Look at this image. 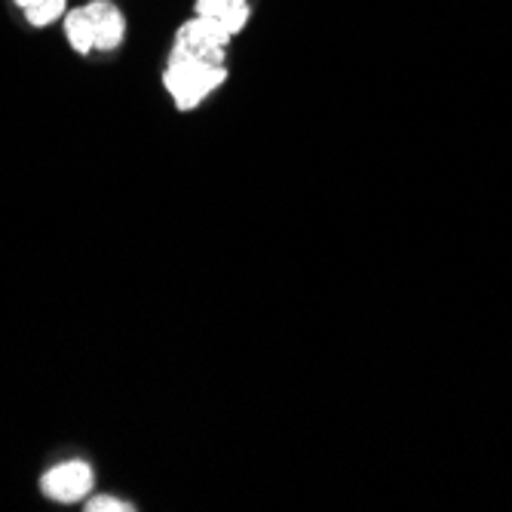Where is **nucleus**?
<instances>
[{"label":"nucleus","instance_id":"2","mask_svg":"<svg viewBox=\"0 0 512 512\" xmlns=\"http://www.w3.org/2000/svg\"><path fill=\"white\" fill-rule=\"evenodd\" d=\"M234 40V34L224 31L206 16H191L178 31L172 53L175 59H188V62H203V65H224L227 62V46Z\"/></svg>","mask_w":512,"mask_h":512},{"label":"nucleus","instance_id":"1","mask_svg":"<svg viewBox=\"0 0 512 512\" xmlns=\"http://www.w3.org/2000/svg\"><path fill=\"white\" fill-rule=\"evenodd\" d=\"M224 80H227L224 65H203V62L175 59V56H169L166 71H163V86L178 111L200 108Z\"/></svg>","mask_w":512,"mask_h":512},{"label":"nucleus","instance_id":"6","mask_svg":"<svg viewBox=\"0 0 512 512\" xmlns=\"http://www.w3.org/2000/svg\"><path fill=\"white\" fill-rule=\"evenodd\" d=\"M62 25H65V37H68V43H71V50H74L77 56L96 53V31H92V22H89L86 7L68 10V13L62 16Z\"/></svg>","mask_w":512,"mask_h":512},{"label":"nucleus","instance_id":"3","mask_svg":"<svg viewBox=\"0 0 512 512\" xmlns=\"http://www.w3.org/2000/svg\"><path fill=\"white\" fill-rule=\"evenodd\" d=\"M92 485H96V473L86 460H65L56 463L50 473H43L40 488L43 494L56 503H80L89 497Z\"/></svg>","mask_w":512,"mask_h":512},{"label":"nucleus","instance_id":"5","mask_svg":"<svg viewBox=\"0 0 512 512\" xmlns=\"http://www.w3.org/2000/svg\"><path fill=\"white\" fill-rule=\"evenodd\" d=\"M197 16L212 19L215 25H221L230 34H240L249 25V0H197Z\"/></svg>","mask_w":512,"mask_h":512},{"label":"nucleus","instance_id":"8","mask_svg":"<svg viewBox=\"0 0 512 512\" xmlns=\"http://www.w3.org/2000/svg\"><path fill=\"white\" fill-rule=\"evenodd\" d=\"M86 509L89 512H132L135 506L120 500V497H111V494H96V497L86 500Z\"/></svg>","mask_w":512,"mask_h":512},{"label":"nucleus","instance_id":"4","mask_svg":"<svg viewBox=\"0 0 512 512\" xmlns=\"http://www.w3.org/2000/svg\"><path fill=\"white\" fill-rule=\"evenodd\" d=\"M92 31H96V53H114L120 50V43L126 37V16L108 4V0H92L86 4Z\"/></svg>","mask_w":512,"mask_h":512},{"label":"nucleus","instance_id":"7","mask_svg":"<svg viewBox=\"0 0 512 512\" xmlns=\"http://www.w3.org/2000/svg\"><path fill=\"white\" fill-rule=\"evenodd\" d=\"M16 7L34 28H46L68 13V0H16Z\"/></svg>","mask_w":512,"mask_h":512}]
</instances>
